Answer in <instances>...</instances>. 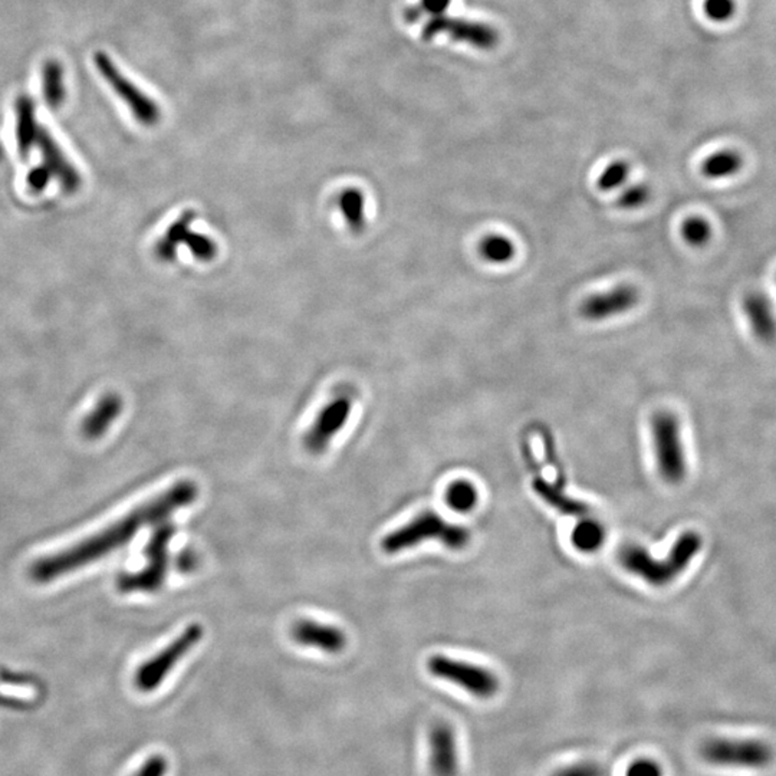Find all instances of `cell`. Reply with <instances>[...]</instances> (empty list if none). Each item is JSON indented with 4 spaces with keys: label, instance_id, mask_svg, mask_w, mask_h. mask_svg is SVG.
<instances>
[{
    "label": "cell",
    "instance_id": "cell-1",
    "mask_svg": "<svg viewBox=\"0 0 776 776\" xmlns=\"http://www.w3.org/2000/svg\"><path fill=\"white\" fill-rule=\"evenodd\" d=\"M199 495L197 484L192 481L177 482L175 486L151 499L150 502L131 510L122 519L105 528L98 534L84 539L71 548L45 556L33 564L31 577L36 582H50L65 573L88 565L96 559L108 555L115 549L129 544L141 528L163 522L171 513L192 505Z\"/></svg>",
    "mask_w": 776,
    "mask_h": 776
},
{
    "label": "cell",
    "instance_id": "cell-2",
    "mask_svg": "<svg viewBox=\"0 0 776 776\" xmlns=\"http://www.w3.org/2000/svg\"><path fill=\"white\" fill-rule=\"evenodd\" d=\"M701 545L703 541L700 535L696 532H686L677 539L670 551V555L662 561L653 558L648 551L636 545L621 549L618 558L621 565L628 573L637 575L654 587H664L676 580L690 565L693 558L700 551Z\"/></svg>",
    "mask_w": 776,
    "mask_h": 776
},
{
    "label": "cell",
    "instance_id": "cell-3",
    "mask_svg": "<svg viewBox=\"0 0 776 776\" xmlns=\"http://www.w3.org/2000/svg\"><path fill=\"white\" fill-rule=\"evenodd\" d=\"M429 539L442 542L450 549H462L469 544L470 534L466 528L449 524L438 513L428 510L417 515L404 527L390 532L383 539L382 548L387 554H399Z\"/></svg>",
    "mask_w": 776,
    "mask_h": 776
},
{
    "label": "cell",
    "instance_id": "cell-4",
    "mask_svg": "<svg viewBox=\"0 0 776 776\" xmlns=\"http://www.w3.org/2000/svg\"><path fill=\"white\" fill-rule=\"evenodd\" d=\"M176 525L163 520L151 535L146 546L147 564L143 570L124 573L118 578V590L131 592H156L163 587L168 573V546L175 537Z\"/></svg>",
    "mask_w": 776,
    "mask_h": 776
},
{
    "label": "cell",
    "instance_id": "cell-5",
    "mask_svg": "<svg viewBox=\"0 0 776 776\" xmlns=\"http://www.w3.org/2000/svg\"><path fill=\"white\" fill-rule=\"evenodd\" d=\"M700 755L710 765L762 770L773 762L775 751L758 739H708L701 744Z\"/></svg>",
    "mask_w": 776,
    "mask_h": 776
},
{
    "label": "cell",
    "instance_id": "cell-6",
    "mask_svg": "<svg viewBox=\"0 0 776 776\" xmlns=\"http://www.w3.org/2000/svg\"><path fill=\"white\" fill-rule=\"evenodd\" d=\"M652 435L660 474L669 483H681L688 467L677 417L669 411L655 413L652 419Z\"/></svg>",
    "mask_w": 776,
    "mask_h": 776
},
{
    "label": "cell",
    "instance_id": "cell-7",
    "mask_svg": "<svg viewBox=\"0 0 776 776\" xmlns=\"http://www.w3.org/2000/svg\"><path fill=\"white\" fill-rule=\"evenodd\" d=\"M203 627L200 624H190L185 627L175 641H171L163 652L154 655L153 659L147 660L140 666L134 676V684L140 691L150 693L163 684L166 677L173 672L178 663L185 659V655L192 652L193 648L199 645L203 638Z\"/></svg>",
    "mask_w": 776,
    "mask_h": 776
},
{
    "label": "cell",
    "instance_id": "cell-8",
    "mask_svg": "<svg viewBox=\"0 0 776 776\" xmlns=\"http://www.w3.org/2000/svg\"><path fill=\"white\" fill-rule=\"evenodd\" d=\"M429 672L442 681H450L465 689L474 698H493L501 686L498 676L492 673L491 670L462 660L450 659L446 655L431 657L429 660Z\"/></svg>",
    "mask_w": 776,
    "mask_h": 776
},
{
    "label": "cell",
    "instance_id": "cell-9",
    "mask_svg": "<svg viewBox=\"0 0 776 776\" xmlns=\"http://www.w3.org/2000/svg\"><path fill=\"white\" fill-rule=\"evenodd\" d=\"M94 61H95L96 69L103 76V78L107 81L113 91L124 101L125 105L130 108L140 124L153 127L160 122V108L157 105L156 101L151 100L150 96H147L141 89L137 88L129 78H125L122 71L118 69L117 65L105 52H96Z\"/></svg>",
    "mask_w": 776,
    "mask_h": 776
},
{
    "label": "cell",
    "instance_id": "cell-10",
    "mask_svg": "<svg viewBox=\"0 0 776 776\" xmlns=\"http://www.w3.org/2000/svg\"><path fill=\"white\" fill-rule=\"evenodd\" d=\"M446 33L457 42H466L477 50H489L498 45L499 35L491 26L479 22L464 21V19L435 16L424 25L423 40L431 41L435 36Z\"/></svg>",
    "mask_w": 776,
    "mask_h": 776
},
{
    "label": "cell",
    "instance_id": "cell-11",
    "mask_svg": "<svg viewBox=\"0 0 776 776\" xmlns=\"http://www.w3.org/2000/svg\"><path fill=\"white\" fill-rule=\"evenodd\" d=\"M351 410H353V402L347 395H339L331 402H328L327 406L320 410V413L318 414L303 438V445L308 452L312 455L325 452L332 438L346 426L351 416Z\"/></svg>",
    "mask_w": 776,
    "mask_h": 776
},
{
    "label": "cell",
    "instance_id": "cell-12",
    "mask_svg": "<svg viewBox=\"0 0 776 776\" xmlns=\"http://www.w3.org/2000/svg\"><path fill=\"white\" fill-rule=\"evenodd\" d=\"M638 301L640 291L636 286L623 284L607 293L588 296L581 302L578 312L584 320L597 322L628 312L637 305Z\"/></svg>",
    "mask_w": 776,
    "mask_h": 776
},
{
    "label": "cell",
    "instance_id": "cell-13",
    "mask_svg": "<svg viewBox=\"0 0 776 776\" xmlns=\"http://www.w3.org/2000/svg\"><path fill=\"white\" fill-rule=\"evenodd\" d=\"M36 146L42 154L43 166L50 170L52 177L57 178L62 190L67 193L78 192L82 185V177L76 166L67 158L59 144L45 127H41Z\"/></svg>",
    "mask_w": 776,
    "mask_h": 776
},
{
    "label": "cell",
    "instance_id": "cell-14",
    "mask_svg": "<svg viewBox=\"0 0 776 776\" xmlns=\"http://www.w3.org/2000/svg\"><path fill=\"white\" fill-rule=\"evenodd\" d=\"M430 768L435 776L459 775L456 732L449 723H436L431 729Z\"/></svg>",
    "mask_w": 776,
    "mask_h": 776
},
{
    "label": "cell",
    "instance_id": "cell-15",
    "mask_svg": "<svg viewBox=\"0 0 776 776\" xmlns=\"http://www.w3.org/2000/svg\"><path fill=\"white\" fill-rule=\"evenodd\" d=\"M291 636L302 647L318 648L329 654L341 653L347 645V636L341 628L313 620H300L293 624Z\"/></svg>",
    "mask_w": 776,
    "mask_h": 776
},
{
    "label": "cell",
    "instance_id": "cell-16",
    "mask_svg": "<svg viewBox=\"0 0 776 776\" xmlns=\"http://www.w3.org/2000/svg\"><path fill=\"white\" fill-rule=\"evenodd\" d=\"M742 308L756 338L763 344L775 342L776 315L768 296L765 293L752 291L744 296Z\"/></svg>",
    "mask_w": 776,
    "mask_h": 776
},
{
    "label": "cell",
    "instance_id": "cell-17",
    "mask_svg": "<svg viewBox=\"0 0 776 776\" xmlns=\"http://www.w3.org/2000/svg\"><path fill=\"white\" fill-rule=\"evenodd\" d=\"M122 406L124 404L122 397L114 393L101 397L95 409L82 421V435L88 440H98L103 438L110 430L111 424L114 423L122 414Z\"/></svg>",
    "mask_w": 776,
    "mask_h": 776
},
{
    "label": "cell",
    "instance_id": "cell-18",
    "mask_svg": "<svg viewBox=\"0 0 776 776\" xmlns=\"http://www.w3.org/2000/svg\"><path fill=\"white\" fill-rule=\"evenodd\" d=\"M41 127L36 122V105L28 95L16 101V141L22 157H28L38 141Z\"/></svg>",
    "mask_w": 776,
    "mask_h": 776
},
{
    "label": "cell",
    "instance_id": "cell-19",
    "mask_svg": "<svg viewBox=\"0 0 776 776\" xmlns=\"http://www.w3.org/2000/svg\"><path fill=\"white\" fill-rule=\"evenodd\" d=\"M197 214L193 211H185L176 219L163 238L157 242L156 257L161 262H171L177 257V250L185 243V238L192 232V225Z\"/></svg>",
    "mask_w": 776,
    "mask_h": 776
},
{
    "label": "cell",
    "instance_id": "cell-20",
    "mask_svg": "<svg viewBox=\"0 0 776 776\" xmlns=\"http://www.w3.org/2000/svg\"><path fill=\"white\" fill-rule=\"evenodd\" d=\"M534 491L544 499L545 502L548 503L552 508H555L559 512L565 515H575V517H582L588 513V506L585 503L578 502L575 499L566 496L561 489L556 488L554 484L545 481L544 477H537L534 481Z\"/></svg>",
    "mask_w": 776,
    "mask_h": 776
},
{
    "label": "cell",
    "instance_id": "cell-21",
    "mask_svg": "<svg viewBox=\"0 0 776 776\" xmlns=\"http://www.w3.org/2000/svg\"><path fill=\"white\" fill-rule=\"evenodd\" d=\"M43 100L50 110H58L65 101L64 68L58 61H48L42 69Z\"/></svg>",
    "mask_w": 776,
    "mask_h": 776
},
{
    "label": "cell",
    "instance_id": "cell-22",
    "mask_svg": "<svg viewBox=\"0 0 776 776\" xmlns=\"http://www.w3.org/2000/svg\"><path fill=\"white\" fill-rule=\"evenodd\" d=\"M338 207L344 221L354 233L363 230L365 226V197L358 189L344 190L339 194Z\"/></svg>",
    "mask_w": 776,
    "mask_h": 776
},
{
    "label": "cell",
    "instance_id": "cell-23",
    "mask_svg": "<svg viewBox=\"0 0 776 776\" xmlns=\"http://www.w3.org/2000/svg\"><path fill=\"white\" fill-rule=\"evenodd\" d=\"M477 249L486 262L493 265L508 264L517 255V246L512 242V239L495 233L484 236Z\"/></svg>",
    "mask_w": 776,
    "mask_h": 776
},
{
    "label": "cell",
    "instance_id": "cell-24",
    "mask_svg": "<svg viewBox=\"0 0 776 776\" xmlns=\"http://www.w3.org/2000/svg\"><path fill=\"white\" fill-rule=\"evenodd\" d=\"M742 160L741 154L736 151H719V153L708 156L703 164H701V173L708 178H726L730 176L736 175L737 171L741 170Z\"/></svg>",
    "mask_w": 776,
    "mask_h": 776
},
{
    "label": "cell",
    "instance_id": "cell-25",
    "mask_svg": "<svg viewBox=\"0 0 776 776\" xmlns=\"http://www.w3.org/2000/svg\"><path fill=\"white\" fill-rule=\"evenodd\" d=\"M571 541L578 551L591 554L601 548L606 541V529L597 520L585 519L573 528Z\"/></svg>",
    "mask_w": 776,
    "mask_h": 776
},
{
    "label": "cell",
    "instance_id": "cell-26",
    "mask_svg": "<svg viewBox=\"0 0 776 776\" xmlns=\"http://www.w3.org/2000/svg\"><path fill=\"white\" fill-rule=\"evenodd\" d=\"M479 493L474 483L469 481H456L446 491V502L450 510L456 512H470L476 506Z\"/></svg>",
    "mask_w": 776,
    "mask_h": 776
},
{
    "label": "cell",
    "instance_id": "cell-27",
    "mask_svg": "<svg viewBox=\"0 0 776 776\" xmlns=\"http://www.w3.org/2000/svg\"><path fill=\"white\" fill-rule=\"evenodd\" d=\"M183 245L189 249L193 257H196L200 262H211L218 257L219 249L216 242L213 239L202 235V233L190 232Z\"/></svg>",
    "mask_w": 776,
    "mask_h": 776
},
{
    "label": "cell",
    "instance_id": "cell-28",
    "mask_svg": "<svg viewBox=\"0 0 776 776\" xmlns=\"http://www.w3.org/2000/svg\"><path fill=\"white\" fill-rule=\"evenodd\" d=\"M681 235L689 245L700 248V246H705L712 238V228L705 219L693 216V218L684 221L683 226H681Z\"/></svg>",
    "mask_w": 776,
    "mask_h": 776
},
{
    "label": "cell",
    "instance_id": "cell-29",
    "mask_svg": "<svg viewBox=\"0 0 776 776\" xmlns=\"http://www.w3.org/2000/svg\"><path fill=\"white\" fill-rule=\"evenodd\" d=\"M628 175H630V167L626 161H614V163L609 164L606 170L602 171L597 185L602 192L620 189L621 185L627 182Z\"/></svg>",
    "mask_w": 776,
    "mask_h": 776
},
{
    "label": "cell",
    "instance_id": "cell-30",
    "mask_svg": "<svg viewBox=\"0 0 776 776\" xmlns=\"http://www.w3.org/2000/svg\"><path fill=\"white\" fill-rule=\"evenodd\" d=\"M452 4V0H421L420 6L410 7L404 14V19L409 23H416L424 14H435L440 16L443 12L447 11V7Z\"/></svg>",
    "mask_w": 776,
    "mask_h": 776
},
{
    "label": "cell",
    "instance_id": "cell-31",
    "mask_svg": "<svg viewBox=\"0 0 776 776\" xmlns=\"http://www.w3.org/2000/svg\"><path fill=\"white\" fill-rule=\"evenodd\" d=\"M650 197H652V190L647 185H633L621 193L618 204L623 209H638L647 203Z\"/></svg>",
    "mask_w": 776,
    "mask_h": 776
},
{
    "label": "cell",
    "instance_id": "cell-32",
    "mask_svg": "<svg viewBox=\"0 0 776 776\" xmlns=\"http://www.w3.org/2000/svg\"><path fill=\"white\" fill-rule=\"evenodd\" d=\"M551 776H607V772L599 763L578 762L559 768Z\"/></svg>",
    "mask_w": 776,
    "mask_h": 776
},
{
    "label": "cell",
    "instance_id": "cell-33",
    "mask_svg": "<svg viewBox=\"0 0 776 776\" xmlns=\"http://www.w3.org/2000/svg\"><path fill=\"white\" fill-rule=\"evenodd\" d=\"M705 12L708 18L716 22H725L735 14L734 0H706Z\"/></svg>",
    "mask_w": 776,
    "mask_h": 776
},
{
    "label": "cell",
    "instance_id": "cell-34",
    "mask_svg": "<svg viewBox=\"0 0 776 776\" xmlns=\"http://www.w3.org/2000/svg\"><path fill=\"white\" fill-rule=\"evenodd\" d=\"M626 776H664L662 765L650 758H640L631 763Z\"/></svg>",
    "mask_w": 776,
    "mask_h": 776
},
{
    "label": "cell",
    "instance_id": "cell-35",
    "mask_svg": "<svg viewBox=\"0 0 776 776\" xmlns=\"http://www.w3.org/2000/svg\"><path fill=\"white\" fill-rule=\"evenodd\" d=\"M50 178H52V175H50V170L45 166H40V167L29 171L28 176H26V183H28L31 192L42 193L50 185Z\"/></svg>",
    "mask_w": 776,
    "mask_h": 776
},
{
    "label": "cell",
    "instance_id": "cell-36",
    "mask_svg": "<svg viewBox=\"0 0 776 776\" xmlns=\"http://www.w3.org/2000/svg\"><path fill=\"white\" fill-rule=\"evenodd\" d=\"M168 762L163 755H153L147 758L146 762L141 765L134 776H166L167 775Z\"/></svg>",
    "mask_w": 776,
    "mask_h": 776
},
{
    "label": "cell",
    "instance_id": "cell-37",
    "mask_svg": "<svg viewBox=\"0 0 776 776\" xmlns=\"http://www.w3.org/2000/svg\"><path fill=\"white\" fill-rule=\"evenodd\" d=\"M178 570L182 573H190L196 568V556L189 551H183L177 559Z\"/></svg>",
    "mask_w": 776,
    "mask_h": 776
},
{
    "label": "cell",
    "instance_id": "cell-38",
    "mask_svg": "<svg viewBox=\"0 0 776 776\" xmlns=\"http://www.w3.org/2000/svg\"><path fill=\"white\" fill-rule=\"evenodd\" d=\"M4 157H5L4 146H2V144H0V163H2V160H4Z\"/></svg>",
    "mask_w": 776,
    "mask_h": 776
}]
</instances>
